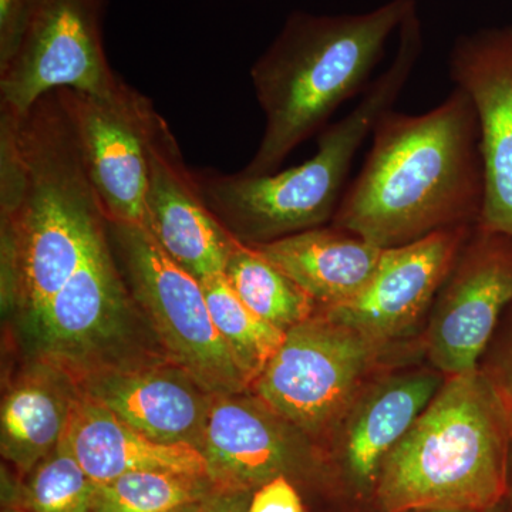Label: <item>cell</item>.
<instances>
[{
    "instance_id": "6da1fadb",
    "label": "cell",
    "mask_w": 512,
    "mask_h": 512,
    "mask_svg": "<svg viewBox=\"0 0 512 512\" xmlns=\"http://www.w3.org/2000/svg\"><path fill=\"white\" fill-rule=\"evenodd\" d=\"M2 299L28 325L107 234L59 90L0 111Z\"/></svg>"
},
{
    "instance_id": "7a4b0ae2",
    "label": "cell",
    "mask_w": 512,
    "mask_h": 512,
    "mask_svg": "<svg viewBox=\"0 0 512 512\" xmlns=\"http://www.w3.org/2000/svg\"><path fill=\"white\" fill-rule=\"evenodd\" d=\"M484 170L476 110L454 87L421 114L389 110L377 121L362 170L332 225L382 249L480 221Z\"/></svg>"
},
{
    "instance_id": "3957f363",
    "label": "cell",
    "mask_w": 512,
    "mask_h": 512,
    "mask_svg": "<svg viewBox=\"0 0 512 512\" xmlns=\"http://www.w3.org/2000/svg\"><path fill=\"white\" fill-rule=\"evenodd\" d=\"M417 9V0H387L362 13L292 12L251 69L265 126L242 173H275L346 101L365 93L390 39Z\"/></svg>"
},
{
    "instance_id": "277c9868",
    "label": "cell",
    "mask_w": 512,
    "mask_h": 512,
    "mask_svg": "<svg viewBox=\"0 0 512 512\" xmlns=\"http://www.w3.org/2000/svg\"><path fill=\"white\" fill-rule=\"evenodd\" d=\"M423 49V23L417 9L397 33L392 62L345 117L319 134L316 153L305 163L265 175L192 170L215 218L248 245L265 244L332 221L348 188L357 153L372 137L380 117L402 96Z\"/></svg>"
},
{
    "instance_id": "5b68a950",
    "label": "cell",
    "mask_w": 512,
    "mask_h": 512,
    "mask_svg": "<svg viewBox=\"0 0 512 512\" xmlns=\"http://www.w3.org/2000/svg\"><path fill=\"white\" fill-rule=\"evenodd\" d=\"M512 409L484 370L450 376L384 458V512H488L507 497Z\"/></svg>"
},
{
    "instance_id": "8992f818",
    "label": "cell",
    "mask_w": 512,
    "mask_h": 512,
    "mask_svg": "<svg viewBox=\"0 0 512 512\" xmlns=\"http://www.w3.org/2000/svg\"><path fill=\"white\" fill-rule=\"evenodd\" d=\"M109 227L128 288L171 363L212 396L244 393L251 383L212 322L201 281L175 264L146 228Z\"/></svg>"
},
{
    "instance_id": "52a82bcc",
    "label": "cell",
    "mask_w": 512,
    "mask_h": 512,
    "mask_svg": "<svg viewBox=\"0 0 512 512\" xmlns=\"http://www.w3.org/2000/svg\"><path fill=\"white\" fill-rule=\"evenodd\" d=\"M383 345L322 313L286 332L256 379V396L306 436L346 419Z\"/></svg>"
},
{
    "instance_id": "ba28073f",
    "label": "cell",
    "mask_w": 512,
    "mask_h": 512,
    "mask_svg": "<svg viewBox=\"0 0 512 512\" xmlns=\"http://www.w3.org/2000/svg\"><path fill=\"white\" fill-rule=\"evenodd\" d=\"M107 6L109 0H36L18 52L0 69V111L22 113L53 90L117 92L124 80L104 49Z\"/></svg>"
},
{
    "instance_id": "9c48e42d",
    "label": "cell",
    "mask_w": 512,
    "mask_h": 512,
    "mask_svg": "<svg viewBox=\"0 0 512 512\" xmlns=\"http://www.w3.org/2000/svg\"><path fill=\"white\" fill-rule=\"evenodd\" d=\"M59 93L107 222L146 227L148 141L160 117L153 101L127 82L107 96Z\"/></svg>"
},
{
    "instance_id": "30bf717a",
    "label": "cell",
    "mask_w": 512,
    "mask_h": 512,
    "mask_svg": "<svg viewBox=\"0 0 512 512\" xmlns=\"http://www.w3.org/2000/svg\"><path fill=\"white\" fill-rule=\"evenodd\" d=\"M131 315L130 288L106 234L29 326V333L42 362L77 379L110 365L109 353L126 339Z\"/></svg>"
},
{
    "instance_id": "8fae6325",
    "label": "cell",
    "mask_w": 512,
    "mask_h": 512,
    "mask_svg": "<svg viewBox=\"0 0 512 512\" xmlns=\"http://www.w3.org/2000/svg\"><path fill=\"white\" fill-rule=\"evenodd\" d=\"M512 305V238L474 227L458 255L427 335V355L444 375L474 372Z\"/></svg>"
},
{
    "instance_id": "7c38bea8",
    "label": "cell",
    "mask_w": 512,
    "mask_h": 512,
    "mask_svg": "<svg viewBox=\"0 0 512 512\" xmlns=\"http://www.w3.org/2000/svg\"><path fill=\"white\" fill-rule=\"evenodd\" d=\"M448 76L477 114L484 170L477 227L512 238V26L458 36L448 53Z\"/></svg>"
},
{
    "instance_id": "4fadbf2b",
    "label": "cell",
    "mask_w": 512,
    "mask_h": 512,
    "mask_svg": "<svg viewBox=\"0 0 512 512\" xmlns=\"http://www.w3.org/2000/svg\"><path fill=\"white\" fill-rule=\"evenodd\" d=\"M470 227L441 229L402 247L384 249L369 284L322 315L380 345L406 335L453 271Z\"/></svg>"
},
{
    "instance_id": "5bb4252c",
    "label": "cell",
    "mask_w": 512,
    "mask_h": 512,
    "mask_svg": "<svg viewBox=\"0 0 512 512\" xmlns=\"http://www.w3.org/2000/svg\"><path fill=\"white\" fill-rule=\"evenodd\" d=\"M148 167L144 228L175 264L198 281L224 275L239 241L205 204L177 138L161 114L148 141Z\"/></svg>"
},
{
    "instance_id": "9a60e30c",
    "label": "cell",
    "mask_w": 512,
    "mask_h": 512,
    "mask_svg": "<svg viewBox=\"0 0 512 512\" xmlns=\"http://www.w3.org/2000/svg\"><path fill=\"white\" fill-rule=\"evenodd\" d=\"M74 380L84 399L150 439L201 450L214 396L174 363L103 366Z\"/></svg>"
},
{
    "instance_id": "2e32d148",
    "label": "cell",
    "mask_w": 512,
    "mask_h": 512,
    "mask_svg": "<svg viewBox=\"0 0 512 512\" xmlns=\"http://www.w3.org/2000/svg\"><path fill=\"white\" fill-rule=\"evenodd\" d=\"M302 436L258 396H214L201 446L212 485L249 493L285 476L302 456Z\"/></svg>"
},
{
    "instance_id": "e0dca14e",
    "label": "cell",
    "mask_w": 512,
    "mask_h": 512,
    "mask_svg": "<svg viewBox=\"0 0 512 512\" xmlns=\"http://www.w3.org/2000/svg\"><path fill=\"white\" fill-rule=\"evenodd\" d=\"M74 456L97 485L134 471H167L210 478L200 448L150 439L80 394L66 433Z\"/></svg>"
},
{
    "instance_id": "ac0fdd59",
    "label": "cell",
    "mask_w": 512,
    "mask_h": 512,
    "mask_svg": "<svg viewBox=\"0 0 512 512\" xmlns=\"http://www.w3.org/2000/svg\"><path fill=\"white\" fill-rule=\"evenodd\" d=\"M322 305L355 298L375 275L384 249L335 227H319L252 245Z\"/></svg>"
},
{
    "instance_id": "d6986e66",
    "label": "cell",
    "mask_w": 512,
    "mask_h": 512,
    "mask_svg": "<svg viewBox=\"0 0 512 512\" xmlns=\"http://www.w3.org/2000/svg\"><path fill=\"white\" fill-rule=\"evenodd\" d=\"M80 392L59 367L40 362L3 397L0 450L20 473H32L64 439Z\"/></svg>"
},
{
    "instance_id": "ffe728a7",
    "label": "cell",
    "mask_w": 512,
    "mask_h": 512,
    "mask_svg": "<svg viewBox=\"0 0 512 512\" xmlns=\"http://www.w3.org/2000/svg\"><path fill=\"white\" fill-rule=\"evenodd\" d=\"M441 377L417 372L390 377L357 399L346 416L343 457L359 485L376 483L380 466L441 387Z\"/></svg>"
},
{
    "instance_id": "44dd1931",
    "label": "cell",
    "mask_w": 512,
    "mask_h": 512,
    "mask_svg": "<svg viewBox=\"0 0 512 512\" xmlns=\"http://www.w3.org/2000/svg\"><path fill=\"white\" fill-rule=\"evenodd\" d=\"M224 276L238 298L276 329L288 332L315 315L318 303L252 245L238 242Z\"/></svg>"
},
{
    "instance_id": "7402d4cb",
    "label": "cell",
    "mask_w": 512,
    "mask_h": 512,
    "mask_svg": "<svg viewBox=\"0 0 512 512\" xmlns=\"http://www.w3.org/2000/svg\"><path fill=\"white\" fill-rule=\"evenodd\" d=\"M215 328L234 353L251 387L284 342L286 332L256 316L224 275L201 281Z\"/></svg>"
},
{
    "instance_id": "603a6c76",
    "label": "cell",
    "mask_w": 512,
    "mask_h": 512,
    "mask_svg": "<svg viewBox=\"0 0 512 512\" xmlns=\"http://www.w3.org/2000/svg\"><path fill=\"white\" fill-rule=\"evenodd\" d=\"M212 490L207 477L134 471L100 484L93 512H170L204 500Z\"/></svg>"
},
{
    "instance_id": "cb8c5ba5",
    "label": "cell",
    "mask_w": 512,
    "mask_h": 512,
    "mask_svg": "<svg viewBox=\"0 0 512 512\" xmlns=\"http://www.w3.org/2000/svg\"><path fill=\"white\" fill-rule=\"evenodd\" d=\"M28 476L19 507L30 512H93L99 485L84 471L66 436Z\"/></svg>"
},
{
    "instance_id": "d4e9b609",
    "label": "cell",
    "mask_w": 512,
    "mask_h": 512,
    "mask_svg": "<svg viewBox=\"0 0 512 512\" xmlns=\"http://www.w3.org/2000/svg\"><path fill=\"white\" fill-rule=\"evenodd\" d=\"M36 0H0V69L18 52Z\"/></svg>"
},
{
    "instance_id": "484cf974",
    "label": "cell",
    "mask_w": 512,
    "mask_h": 512,
    "mask_svg": "<svg viewBox=\"0 0 512 512\" xmlns=\"http://www.w3.org/2000/svg\"><path fill=\"white\" fill-rule=\"evenodd\" d=\"M248 512H302L301 498L288 478L281 476L258 488Z\"/></svg>"
},
{
    "instance_id": "4316f807",
    "label": "cell",
    "mask_w": 512,
    "mask_h": 512,
    "mask_svg": "<svg viewBox=\"0 0 512 512\" xmlns=\"http://www.w3.org/2000/svg\"><path fill=\"white\" fill-rule=\"evenodd\" d=\"M483 370L497 384L512 409V305L503 332L495 342L490 362Z\"/></svg>"
},
{
    "instance_id": "83f0119b",
    "label": "cell",
    "mask_w": 512,
    "mask_h": 512,
    "mask_svg": "<svg viewBox=\"0 0 512 512\" xmlns=\"http://www.w3.org/2000/svg\"><path fill=\"white\" fill-rule=\"evenodd\" d=\"M249 493L212 490L200 503L198 512H248Z\"/></svg>"
},
{
    "instance_id": "f1b7e54d",
    "label": "cell",
    "mask_w": 512,
    "mask_h": 512,
    "mask_svg": "<svg viewBox=\"0 0 512 512\" xmlns=\"http://www.w3.org/2000/svg\"><path fill=\"white\" fill-rule=\"evenodd\" d=\"M507 495H510L511 503H512V436H511V447H510V463H508Z\"/></svg>"
},
{
    "instance_id": "f546056e",
    "label": "cell",
    "mask_w": 512,
    "mask_h": 512,
    "mask_svg": "<svg viewBox=\"0 0 512 512\" xmlns=\"http://www.w3.org/2000/svg\"><path fill=\"white\" fill-rule=\"evenodd\" d=\"M201 501H198V503L183 505V507L177 508V510H173L170 512H198L200 511Z\"/></svg>"
},
{
    "instance_id": "4dcf8cb0",
    "label": "cell",
    "mask_w": 512,
    "mask_h": 512,
    "mask_svg": "<svg viewBox=\"0 0 512 512\" xmlns=\"http://www.w3.org/2000/svg\"><path fill=\"white\" fill-rule=\"evenodd\" d=\"M2 512H30L26 510V508L23 507H8L6 510H3Z\"/></svg>"
},
{
    "instance_id": "1f68e13d",
    "label": "cell",
    "mask_w": 512,
    "mask_h": 512,
    "mask_svg": "<svg viewBox=\"0 0 512 512\" xmlns=\"http://www.w3.org/2000/svg\"><path fill=\"white\" fill-rule=\"evenodd\" d=\"M412 512H470V511H457V510H423V511H412Z\"/></svg>"
}]
</instances>
